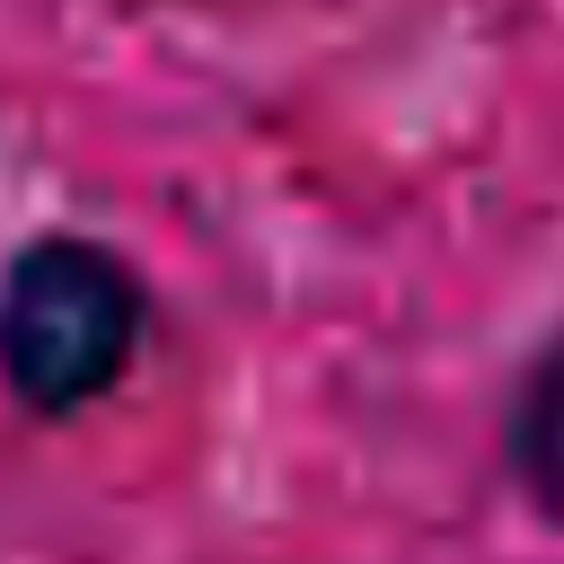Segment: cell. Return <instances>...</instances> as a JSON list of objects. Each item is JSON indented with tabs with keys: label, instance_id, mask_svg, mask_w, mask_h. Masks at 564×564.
Segmentation results:
<instances>
[{
	"label": "cell",
	"instance_id": "obj_2",
	"mask_svg": "<svg viewBox=\"0 0 564 564\" xmlns=\"http://www.w3.org/2000/svg\"><path fill=\"white\" fill-rule=\"evenodd\" d=\"M494 458H502L511 502L564 538V317L520 352L502 414H494Z\"/></svg>",
	"mask_w": 564,
	"mask_h": 564
},
{
	"label": "cell",
	"instance_id": "obj_1",
	"mask_svg": "<svg viewBox=\"0 0 564 564\" xmlns=\"http://www.w3.org/2000/svg\"><path fill=\"white\" fill-rule=\"evenodd\" d=\"M150 352V273L88 238L44 229L0 273V388L35 423H70L106 405Z\"/></svg>",
	"mask_w": 564,
	"mask_h": 564
}]
</instances>
